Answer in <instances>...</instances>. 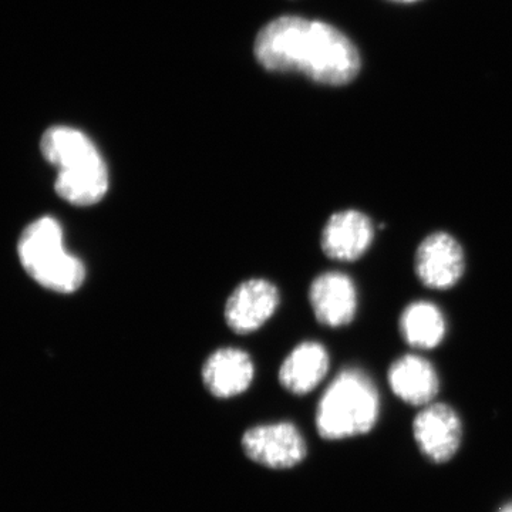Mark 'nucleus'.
Instances as JSON below:
<instances>
[{"mask_svg":"<svg viewBox=\"0 0 512 512\" xmlns=\"http://www.w3.org/2000/svg\"><path fill=\"white\" fill-rule=\"evenodd\" d=\"M393 393L413 406H429L439 394L440 382L436 369L424 357L406 355L389 369Z\"/></svg>","mask_w":512,"mask_h":512,"instance_id":"obj_12","label":"nucleus"},{"mask_svg":"<svg viewBox=\"0 0 512 512\" xmlns=\"http://www.w3.org/2000/svg\"><path fill=\"white\" fill-rule=\"evenodd\" d=\"M413 431L420 450L434 463H446L456 456L463 437L460 417L443 403L424 407L414 419Z\"/></svg>","mask_w":512,"mask_h":512,"instance_id":"obj_7","label":"nucleus"},{"mask_svg":"<svg viewBox=\"0 0 512 512\" xmlns=\"http://www.w3.org/2000/svg\"><path fill=\"white\" fill-rule=\"evenodd\" d=\"M404 342L412 348H437L446 336V319L434 303L419 301L404 309L399 322Z\"/></svg>","mask_w":512,"mask_h":512,"instance_id":"obj_14","label":"nucleus"},{"mask_svg":"<svg viewBox=\"0 0 512 512\" xmlns=\"http://www.w3.org/2000/svg\"><path fill=\"white\" fill-rule=\"evenodd\" d=\"M379 407L372 379L359 369L343 370L320 400L316 426L326 440L365 434L375 426Z\"/></svg>","mask_w":512,"mask_h":512,"instance_id":"obj_3","label":"nucleus"},{"mask_svg":"<svg viewBox=\"0 0 512 512\" xmlns=\"http://www.w3.org/2000/svg\"><path fill=\"white\" fill-rule=\"evenodd\" d=\"M313 313L322 325L340 328L355 319L357 292L352 279L342 272H325L309 289Z\"/></svg>","mask_w":512,"mask_h":512,"instance_id":"obj_10","label":"nucleus"},{"mask_svg":"<svg viewBox=\"0 0 512 512\" xmlns=\"http://www.w3.org/2000/svg\"><path fill=\"white\" fill-rule=\"evenodd\" d=\"M245 454L255 463L271 468H288L306 456L305 441L291 423L254 427L242 437Z\"/></svg>","mask_w":512,"mask_h":512,"instance_id":"obj_6","label":"nucleus"},{"mask_svg":"<svg viewBox=\"0 0 512 512\" xmlns=\"http://www.w3.org/2000/svg\"><path fill=\"white\" fill-rule=\"evenodd\" d=\"M500 512H512V503L505 505L501 508Z\"/></svg>","mask_w":512,"mask_h":512,"instance_id":"obj_15","label":"nucleus"},{"mask_svg":"<svg viewBox=\"0 0 512 512\" xmlns=\"http://www.w3.org/2000/svg\"><path fill=\"white\" fill-rule=\"evenodd\" d=\"M258 62L271 72H298L315 82L343 86L360 70L355 45L333 26L284 16L261 30L255 42Z\"/></svg>","mask_w":512,"mask_h":512,"instance_id":"obj_1","label":"nucleus"},{"mask_svg":"<svg viewBox=\"0 0 512 512\" xmlns=\"http://www.w3.org/2000/svg\"><path fill=\"white\" fill-rule=\"evenodd\" d=\"M414 269L421 284L431 289L453 288L466 269V256L456 238L447 232H434L417 248Z\"/></svg>","mask_w":512,"mask_h":512,"instance_id":"obj_5","label":"nucleus"},{"mask_svg":"<svg viewBox=\"0 0 512 512\" xmlns=\"http://www.w3.org/2000/svg\"><path fill=\"white\" fill-rule=\"evenodd\" d=\"M40 147L46 160L59 170L55 188L64 201L87 207L106 197L109 168L86 134L72 127H52Z\"/></svg>","mask_w":512,"mask_h":512,"instance_id":"obj_2","label":"nucleus"},{"mask_svg":"<svg viewBox=\"0 0 512 512\" xmlns=\"http://www.w3.org/2000/svg\"><path fill=\"white\" fill-rule=\"evenodd\" d=\"M375 238V227L363 212L345 210L336 212L326 222L322 232L323 252L330 259L353 262L362 258Z\"/></svg>","mask_w":512,"mask_h":512,"instance_id":"obj_9","label":"nucleus"},{"mask_svg":"<svg viewBox=\"0 0 512 512\" xmlns=\"http://www.w3.org/2000/svg\"><path fill=\"white\" fill-rule=\"evenodd\" d=\"M396 2H414V0H396Z\"/></svg>","mask_w":512,"mask_h":512,"instance_id":"obj_16","label":"nucleus"},{"mask_svg":"<svg viewBox=\"0 0 512 512\" xmlns=\"http://www.w3.org/2000/svg\"><path fill=\"white\" fill-rule=\"evenodd\" d=\"M329 370V355L320 343L305 342L292 350L279 369V382L288 392H312Z\"/></svg>","mask_w":512,"mask_h":512,"instance_id":"obj_13","label":"nucleus"},{"mask_svg":"<svg viewBox=\"0 0 512 512\" xmlns=\"http://www.w3.org/2000/svg\"><path fill=\"white\" fill-rule=\"evenodd\" d=\"M254 373V363L244 350L225 348L208 357L202 379L215 397L229 399L251 386Z\"/></svg>","mask_w":512,"mask_h":512,"instance_id":"obj_11","label":"nucleus"},{"mask_svg":"<svg viewBox=\"0 0 512 512\" xmlns=\"http://www.w3.org/2000/svg\"><path fill=\"white\" fill-rule=\"evenodd\" d=\"M23 268L53 292L73 293L83 285L86 268L63 245V229L55 218L43 217L23 231L19 241Z\"/></svg>","mask_w":512,"mask_h":512,"instance_id":"obj_4","label":"nucleus"},{"mask_svg":"<svg viewBox=\"0 0 512 512\" xmlns=\"http://www.w3.org/2000/svg\"><path fill=\"white\" fill-rule=\"evenodd\" d=\"M279 301L278 289L271 282L265 279L242 282L225 306L227 325L239 335L255 332L274 315Z\"/></svg>","mask_w":512,"mask_h":512,"instance_id":"obj_8","label":"nucleus"}]
</instances>
